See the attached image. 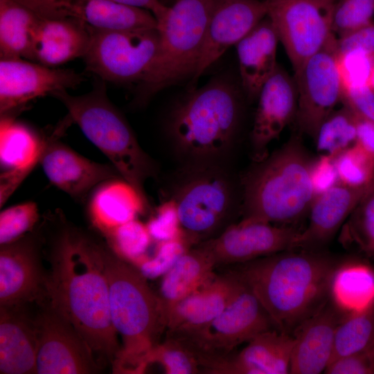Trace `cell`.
I'll return each mask as SVG.
<instances>
[{
  "mask_svg": "<svg viewBox=\"0 0 374 374\" xmlns=\"http://www.w3.org/2000/svg\"><path fill=\"white\" fill-rule=\"evenodd\" d=\"M168 199L177 207L181 238L190 248L219 235L241 212V187L226 165L181 166Z\"/></svg>",
  "mask_w": 374,
  "mask_h": 374,
  "instance_id": "7",
  "label": "cell"
},
{
  "mask_svg": "<svg viewBox=\"0 0 374 374\" xmlns=\"http://www.w3.org/2000/svg\"><path fill=\"white\" fill-rule=\"evenodd\" d=\"M296 121L301 132L314 140L324 120L341 101L344 80L334 36L296 70Z\"/></svg>",
  "mask_w": 374,
  "mask_h": 374,
  "instance_id": "12",
  "label": "cell"
},
{
  "mask_svg": "<svg viewBox=\"0 0 374 374\" xmlns=\"http://www.w3.org/2000/svg\"><path fill=\"white\" fill-rule=\"evenodd\" d=\"M244 98L240 82L222 73L177 101L166 132L181 166L226 165L240 132Z\"/></svg>",
  "mask_w": 374,
  "mask_h": 374,
  "instance_id": "3",
  "label": "cell"
},
{
  "mask_svg": "<svg viewBox=\"0 0 374 374\" xmlns=\"http://www.w3.org/2000/svg\"><path fill=\"white\" fill-rule=\"evenodd\" d=\"M267 17L283 44L294 71L335 36L337 0H264Z\"/></svg>",
  "mask_w": 374,
  "mask_h": 374,
  "instance_id": "11",
  "label": "cell"
},
{
  "mask_svg": "<svg viewBox=\"0 0 374 374\" xmlns=\"http://www.w3.org/2000/svg\"><path fill=\"white\" fill-rule=\"evenodd\" d=\"M110 249L136 266L145 260L152 239L146 224L136 219L125 222L103 235Z\"/></svg>",
  "mask_w": 374,
  "mask_h": 374,
  "instance_id": "36",
  "label": "cell"
},
{
  "mask_svg": "<svg viewBox=\"0 0 374 374\" xmlns=\"http://www.w3.org/2000/svg\"><path fill=\"white\" fill-rule=\"evenodd\" d=\"M343 316L336 329L331 361L363 350L374 343V303L362 310Z\"/></svg>",
  "mask_w": 374,
  "mask_h": 374,
  "instance_id": "33",
  "label": "cell"
},
{
  "mask_svg": "<svg viewBox=\"0 0 374 374\" xmlns=\"http://www.w3.org/2000/svg\"><path fill=\"white\" fill-rule=\"evenodd\" d=\"M373 17L374 0H337L332 32L336 37H340L373 23Z\"/></svg>",
  "mask_w": 374,
  "mask_h": 374,
  "instance_id": "40",
  "label": "cell"
},
{
  "mask_svg": "<svg viewBox=\"0 0 374 374\" xmlns=\"http://www.w3.org/2000/svg\"><path fill=\"white\" fill-rule=\"evenodd\" d=\"M40 18L15 0H0L1 58L30 60L33 35Z\"/></svg>",
  "mask_w": 374,
  "mask_h": 374,
  "instance_id": "32",
  "label": "cell"
},
{
  "mask_svg": "<svg viewBox=\"0 0 374 374\" xmlns=\"http://www.w3.org/2000/svg\"><path fill=\"white\" fill-rule=\"evenodd\" d=\"M314 159L298 135L253 165L240 181L242 218L286 226L309 212L315 197Z\"/></svg>",
  "mask_w": 374,
  "mask_h": 374,
  "instance_id": "5",
  "label": "cell"
},
{
  "mask_svg": "<svg viewBox=\"0 0 374 374\" xmlns=\"http://www.w3.org/2000/svg\"><path fill=\"white\" fill-rule=\"evenodd\" d=\"M90 28L69 18H40L34 30L30 60L57 67L84 55Z\"/></svg>",
  "mask_w": 374,
  "mask_h": 374,
  "instance_id": "26",
  "label": "cell"
},
{
  "mask_svg": "<svg viewBox=\"0 0 374 374\" xmlns=\"http://www.w3.org/2000/svg\"><path fill=\"white\" fill-rule=\"evenodd\" d=\"M63 125L44 136L39 163L49 181L78 202H84L102 183L122 178L112 164L91 161L59 140Z\"/></svg>",
  "mask_w": 374,
  "mask_h": 374,
  "instance_id": "17",
  "label": "cell"
},
{
  "mask_svg": "<svg viewBox=\"0 0 374 374\" xmlns=\"http://www.w3.org/2000/svg\"><path fill=\"white\" fill-rule=\"evenodd\" d=\"M159 363L167 374L202 373L194 354L177 339L166 336L152 350L149 364Z\"/></svg>",
  "mask_w": 374,
  "mask_h": 374,
  "instance_id": "38",
  "label": "cell"
},
{
  "mask_svg": "<svg viewBox=\"0 0 374 374\" xmlns=\"http://www.w3.org/2000/svg\"><path fill=\"white\" fill-rule=\"evenodd\" d=\"M44 136L17 121L13 115H2L0 121V161L3 170L30 174L39 163Z\"/></svg>",
  "mask_w": 374,
  "mask_h": 374,
  "instance_id": "30",
  "label": "cell"
},
{
  "mask_svg": "<svg viewBox=\"0 0 374 374\" xmlns=\"http://www.w3.org/2000/svg\"><path fill=\"white\" fill-rule=\"evenodd\" d=\"M267 16L264 0H212L202 53L188 89L233 45Z\"/></svg>",
  "mask_w": 374,
  "mask_h": 374,
  "instance_id": "18",
  "label": "cell"
},
{
  "mask_svg": "<svg viewBox=\"0 0 374 374\" xmlns=\"http://www.w3.org/2000/svg\"><path fill=\"white\" fill-rule=\"evenodd\" d=\"M125 5L140 8L149 10L156 19L160 20L166 14L168 6L160 0H113Z\"/></svg>",
  "mask_w": 374,
  "mask_h": 374,
  "instance_id": "49",
  "label": "cell"
},
{
  "mask_svg": "<svg viewBox=\"0 0 374 374\" xmlns=\"http://www.w3.org/2000/svg\"><path fill=\"white\" fill-rule=\"evenodd\" d=\"M373 185L353 188L337 182L317 195L309 210L308 225L300 231L294 249H316L328 243Z\"/></svg>",
  "mask_w": 374,
  "mask_h": 374,
  "instance_id": "22",
  "label": "cell"
},
{
  "mask_svg": "<svg viewBox=\"0 0 374 374\" xmlns=\"http://www.w3.org/2000/svg\"><path fill=\"white\" fill-rule=\"evenodd\" d=\"M329 300L293 332L290 373L318 374L332 360L335 337L341 317Z\"/></svg>",
  "mask_w": 374,
  "mask_h": 374,
  "instance_id": "21",
  "label": "cell"
},
{
  "mask_svg": "<svg viewBox=\"0 0 374 374\" xmlns=\"http://www.w3.org/2000/svg\"><path fill=\"white\" fill-rule=\"evenodd\" d=\"M39 330L27 305L0 306V373H36Z\"/></svg>",
  "mask_w": 374,
  "mask_h": 374,
  "instance_id": "23",
  "label": "cell"
},
{
  "mask_svg": "<svg viewBox=\"0 0 374 374\" xmlns=\"http://www.w3.org/2000/svg\"><path fill=\"white\" fill-rule=\"evenodd\" d=\"M39 219V209L33 202H26L2 211L0 213V245L15 241L33 231Z\"/></svg>",
  "mask_w": 374,
  "mask_h": 374,
  "instance_id": "39",
  "label": "cell"
},
{
  "mask_svg": "<svg viewBox=\"0 0 374 374\" xmlns=\"http://www.w3.org/2000/svg\"><path fill=\"white\" fill-rule=\"evenodd\" d=\"M330 299L343 314L370 306L374 303V270L358 262L337 266L330 283Z\"/></svg>",
  "mask_w": 374,
  "mask_h": 374,
  "instance_id": "31",
  "label": "cell"
},
{
  "mask_svg": "<svg viewBox=\"0 0 374 374\" xmlns=\"http://www.w3.org/2000/svg\"><path fill=\"white\" fill-rule=\"evenodd\" d=\"M294 337L274 328L263 332L234 350L220 364L217 374H286L290 366Z\"/></svg>",
  "mask_w": 374,
  "mask_h": 374,
  "instance_id": "24",
  "label": "cell"
},
{
  "mask_svg": "<svg viewBox=\"0 0 374 374\" xmlns=\"http://www.w3.org/2000/svg\"><path fill=\"white\" fill-rule=\"evenodd\" d=\"M42 225L8 244L0 245V306L48 301V271L42 265Z\"/></svg>",
  "mask_w": 374,
  "mask_h": 374,
  "instance_id": "13",
  "label": "cell"
},
{
  "mask_svg": "<svg viewBox=\"0 0 374 374\" xmlns=\"http://www.w3.org/2000/svg\"><path fill=\"white\" fill-rule=\"evenodd\" d=\"M324 373L328 374L374 373V343L363 350L333 359Z\"/></svg>",
  "mask_w": 374,
  "mask_h": 374,
  "instance_id": "44",
  "label": "cell"
},
{
  "mask_svg": "<svg viewBox=\"0 0 374 374\" xmlns=\"http://www.w3.org/2000/svg\"><path fill=\"white\" fill-rule=\"evenodd\" d=\"M215 268L209 254L197 245L183 253L171 269L162 276L157 294L166 325L172 307L211 280L216 274Z\"/></svg>",
  "mask_w": 374,
  "mask_h": 374,
  "instance_id": "29",
  "label": "cell"
},
{
  "mask_svg": "<svg viewBox=\"0 0 374 374\" xmlns=\"http://www.w3.org/2000/svg\"><path fill=\"white\" fill-rule=\"evenodd\" d=\"M341 102L356 115L374 121V91L368 84L344 87Z\"/></svg>",
  "mask_w": 374,
  "mask_h": 374,
  "instance_id": "45",
  "label": "cell"
},
{
  "mask_svg": "<svg viewBox=\"0 0 374 374\" xmlns=\"http://www.w3.org/2000/svg\"><path fill=\"white\" fill-rule=\"evenodd\" d=\"M368 84L374 91V66L372 69V71H371V73L368 79Z\"/></svg>",
  "mask_w": 374,
  "mask_h": 374,
  "instance_id": "50",
  "label": "cell"
},
{
  "mask_svg": "<svg viewBox=\"0 0 374 374\" xmlns=\"http://www.w3.org/2000/svg\"><path fill=\"white\" fill-rule=\"evenodd\" d=\"M300 231L292 226L242 218L197 246L209 254L216 268H225L294 249Z\"/></svg>",
  "mask_w": 374,
  "mask_h": 374,
  "instance_id": "15",
  "label": "cell"
},
{
  "mask_svg": "<svg viewBox=\"0 0 374 374\" xmlns=\"http://www.w3.org/2000/svg\"><path fill=\"white\" fill-rule=\"evenodd\" d=\"M181 238L158 243L154 256L136 267L147 279L163 276L186 251L190 249Z\"/></svg>",
  "mask_w": 374,
  "mask_h": 374,
  "instance_id": "41",
  "label": "cell"
},
{
  "mask_svg": "<svg viewBox=\"0 0 374 374\" xmlns=\"http://www.w3.org/2000/svg\"><path fill=\"white\" fill-rule=\"evenodd\" d=\"M339 55L360 51L374 59V24L373 23L337 37Z\"/></svg>",
  "mask_w": 374,
  "mask_h": 374,
  "instance_id": "46",
  "label": "cell"
},
{
  "mask_svg": "<svg viewBox=\"0 0 374 374\" xmlns=\"http://www.w3.org/2000/svg\"><path fill=\"white\" fill-rule=\"evenodd\" d=\"M344 87L368 84L374 59L360 51L339 55Z\"/></svg>",
  "mask_w": 374,
  "mask_h": 374,
  "instance_id": "43",
  "label": "cell"
},
{
  "mask_svg": "<svg viewBox=\"0 0 374 374\" xmlns=\"http://www.w3.org/2000/svg\"><path fill=\"white\" fill-rule=\"evenodd\" d=\"M53 96L65 106L69 121L80 127L149 206L145 183L157 175V166L139 145L124 116L109 99L104 82L82 95L62 91Z\"/></svg>",
  "mask_w": 374,
  "mask_h": 374,
  "instance_id": "6",
  "label": "cell"
},
{
  "mask_svg": "<svg viewBox=\"0 0 374 374\" xmlns=\"http://www.w3.org/2000/svg\"><path fill=\"white\" fill-rule=\"evenodd\" d=\"M311 176L315 197L339 182L334 158L319 155L314 159Z\"/></svg>",
  "mask_w": 374,
  "mask_h": 374,
  "instance_id": "47",
  "label": "cell"
},
{
  "mask_svg": "<svg viewBox=\"0 0 374 374\" xmlns=\"http://www.w3.org/2000/svg\"><path fill=\"white\" fill-rule=\"evenodd\" d=\"M241 286L242 283L229 271L216 274L172 307L166 332L190 334L205 329L222 312Z\"/></svg>",
  "mask_w": 374,
  "mask_h": 374,
  "instance_id": "20",
  "label": "cell"
},
{
  "mask_svg": "<svg viewBox=\"0 0 374 374\" xmlns=\"http://www.w3.org/2000/svg\"><path fill=\"white\" fill-rule=\"evenodd\" d=\"M146 226L152 240L157 243L181 238L179 216L174 202L168 199L159 206Z\"/></svg>",
  "mask_w": 374,
  "mask_h": 374,
  "instance_id": "42",
  "label": "cell"
},
{
  "mask_svg": "<svg viewBox=\"0 0 374 374\" xmlns=\"http://www.w3.org/2000/svg\"><path fill=\"white\" fill-rule=\"evenodd\" d=\"M340 240L374 258V185L341 226Z\"/></svg>",
  "mask_w": 374,
  "mask_h": 374,
  "instance_id": "35",
  "label": "cell"
},
{
  "mask_svg": "<svg viewBox=\"0 0 374 374\" xmlns=\"http://www.w3.org/2000/svg\"><path fill=\"white\" fill-rule=\"evenodd\" d=\"M62 12L66 18L97 30L157 28V21L149 10L113 0H64Z\"/></svg>",
  "mask_w": 374,
  "mask_h": 374,
  "instance_id": "28",
  "label": "cell"
},
{
  "mask_svg": "<svg viewBox=\"0 0 374 374\" xmlns=\"http://www.w3.org/2000/svg\"><path fill=\"white\" fill-rule=\"evenodd\" d=\"M274 328L260 301L242 283L231 302L205 329L195 333L170 336L194 354L202 373H207L217 362L235 350L238 346Z\"/></svg>",
  "mask_w": 374,
  "mask_h": 374,
  "instance_id": "9",
  "label": "cell"
},
{
  "mask_svg": "<svg viewBox=\"0 0 374 374\" xmlns=\"http://www.w3.org/2000/svg\"><path fill=\"white\" fill-rule=\"evenodd\" d=\"M103 259L109 286L110 317L123 343L112 364L113 371L143 373L153 348L166 331L160 299L139 268L118 256L107 243Z\"/></svg>",
  "mask_w": 374,
  "mask_h": 374,
  "instance_id": "4",
  "label": "cell"
},
{
  "mask_svg": "<svg viewBox=\"0 0 374 374\" xmlns=\"http://www.w3.org/2000/svg\"><path fill=\"white\" fill-rule=\"evenodd\" d=\"M49 262L48 298L100 361L112 365L121 350L109 312L105 243L70 223L59 211L42 225Z\"/></svg>",
  "mask_w": 374,
  "mask_h": 374,
  "instance_id": "1",
  "label": "cell"
},
{
  "mask_svg": "<svg viewBox=\"0 0 374 374\" xmlns=\"http://www.w3.org/2000/svg\"><path fill=\"white\" fill-rule=\"evenodd\" d=\"M279 39L266 16L236 44L240 84L247 100H257L263 84L276 71Z\"/></svg>",
  "mask_w": 374,
  "mask_h": 374,
  "instance_id": "25",
  "label": "cell"
},
{
  "mask_svg": "<svg viewBox=\"0 0 374 374\" xmlns=\"http://www.w3.org/2000/svg\"><path fill=\"white\" fill-rule=\"evenodd\" d=\"M165 5L170 6H171L175 0H160Z\"/></svg>",
  "mask_w": 374,
  "mask_h": 374,
  "instance_id": "51",
  "label": "cell"
},
{
  "mask_svg": "<svg viewBox=\"0 0 374 374\" xmlns=\"http://www.w3.org/2000/svg\"><path fill=\"white\" fill-rule=\"evenodd\" d=\"M89 28L90 40L82 57L87 69L103 82H140L157 56L158 29L102 30Z\"/></svg>",
  "mask_w": 374,
  "mask_h": 374,
  "instance_id": "10",
  "label": "cell"
},
{
  "mask_svg": "<svg viewBox=\"0 0 374 374\" xmlns=\"http://www.w3.org/2000/svg\"><path fill=\"white\" fill-rule=\"evenodd\" d=\"M338 181L363 188L374 183V159L356 143L334 158Z\"/></svg>",
  "mask_w": 374,
  "mask_h": 374,
  "instance_id": "37",
  "label": "cell"
},
{
  "mask_svg": "<svg viewBox=\"0 0 374 374\" xmlns=\"http://www.w3.org/2000/svg\"><path fill=\"white\" fill-rule=\"evenodd\" d=\"M149 206L123 178L107 180L95 188L87 212L93 226L102 235L136 219Z\"/></svg>",
  "mask_w": 374,
  "mask_h": 374,
  "instance_id": "27",
  "label": "cell"
},
{
  "mask_svg": "<svg viewBox=\"0 0 374 374\" xmlns=\"http://www.w3.org/2000/svg\"><path fill=\"white\" fill-rule=\"evenodd\" d=\"M212 0H175L157 23L159 50L137 84L134 103L143 105L155 94L193 77L205 43Z\"/></svg>",
  "mask_w": 374,
  "mask_h": 374,
  "instance_id": "8",
  "label": "cell"
},
{
  "mask_svg": "<svg viewBox=\"0 0 374 374\" xmlns=\"http://www.w3.org/2000/svg\"><path fill=\"white\" fill-rule=\"evenodd\" d=\"M354 114L356 121L355 143L374 159V121Z\"/></svg>",
  "mask_w": 374,
  "mask_h": 374,
  "instance_id": "48",
  "label": "cell"
},
{
  "mask_svg": "<svg viewBox=\"0 0 374 374\" xmlns=\"http://www.w3.org/2000/svg\"><path fill=\"white\" fill-rule=\"evenodd\" d=\"M337 262L316 249H290L224 268L256 296L274 327L292 335L330 299Z\"/></svg>",
  "mask_w": 374,
  "mask_h": 374,
  "instance_id": "2",
  "label": "cell"
},
{
  "mask_svg": "<svg viewBox=\"0 0 374 374\" xmlns=\"http://www.w3.org/2000/svg\"><path fill=\"white\" fill-rule=\"evenodd\" d=\"M250 134L253 161L268 154V146L295 119L297 91L294 77L278 65L258 94Z\"/></svg>",
  "mask_w": 374,
  "mask_h": 374,
  "instance_id": "19",
  "label": "cell"
},
{
  "mask_svg": "<svg viewBox=\"0 0 374 374\" xmlns=\"http://www.w3.org/2000/svg\"><path fill=\"white\" fill-rule=\"evenodd\" d=\"M320 155L335 158L356 143V121L353 112L343 105L324 120L314 140Z\"/></svg>",
  "mask_w": 374,
  "mask_h": 374,
  "instance_id": "34",
  "label": "cell"
},
{
  "mask_svg": "<svg viewBox=\"0 0 374 374\" xmlns=\"http://www.w3.org/2000/svg\"><path fill=\"white\" fill-rule=\"evenodd\" d=\"M83 80L81 74L71 69L24 58H1V116L12 115L34 99L75 88Z\"/></svg>",
  "mask_w": 374,
  "mask_h": 374,
  "instance_id": "16",
  "label": "cell"
},
{
  "mask_svg": "<svg viewBox=\"0 0 374 374\" xmlns=\"http://www.w3.org/2000/svg\"><path fill=\"white\" fill-rule=\"evenodd\" d=\"M39 346L37 374L97 373L96 356L72 323L48 301L36 313Z\"/></svg>",
  "mask_w": 374,
  "mask_h": 374,
  "instance_id": "14",
  "label": "cell"
}]
</instances>
